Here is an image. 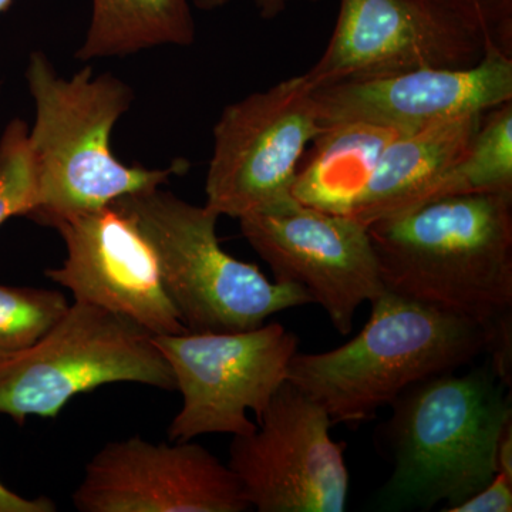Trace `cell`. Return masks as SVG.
Listing matches in <instances>:
<instances>
[{"mask_svg":"<svg viewBox=\"0 0 512 512\" xmlns=\"http://www.w3.org/2000/svg\"><path fill=\"white\" fill-rule=\"evenodd\" d=\"M390 406L384 434L393 471L375 510L429 511L444 503L448 512L491 483L512 399L488 360L463 376L448 372L414 383Z\"/></svg>","mask_w":512,"mask_h":512,"instance_id":"3","label":"cell"},{"mask_svg":"<svg viewBox=\"0 0 512 512\" xmlns=\"http://www.w3.org/2000/svg\"><path fill=\"white\" fill-rule=\"evenodd\" d=\"M26 80L35 103L29 146L37 184L36 207L29 220L56 228L109 207L124 195L163 187L173 175L187 173L185 160L148 170L114 157L111 133L134 100L133 90L119 77L84 67L67 79L45 53L33 52Z\"/></svg>","mask_w":512,"mask_h":512,"instance_id":"2","label":"cell"},{"mask_svg":"<svg viewBox=\"0 0 512 512\" xmlns=\"http://www.w3.org/2000/svg\"><path fill=\"white\" fill-rule=\"evenodd\" d=\"M512 481L503 474H495L493 480L473 497L467 498L448 512H511Z\"/></svg>","mask_w":512,"mask_h":512,"instance_id":"22","label":"cell"},{"mask_svg":"<svg viewBox=\"0 0 512 512\" xmlns=\"http://www.w3.org/2000/svg\"><path fill=\"white\" fill-rule=\"evenodd\" d=\"M485 50L483 37L427 0H340L328 46L303 76L319 89L424 67L467 69Z\"/></svg>","mask_w":512,"mask_h":512,"instance_id":"11","label":"cell"},{"mask_svg":"<svg viewBox=\"0 0 512 512\" xmlns=\"http://www.w3.org/2000/svg\"><path fill=\"white\" fill-rule=\"evenodd\" d=\"M173 372L183 406L168 427L171 441L202 434L255 431L276 390L288 380L299 339L279 323L238 332L153 336Z\"/></svg>","mask_w":512,"mask_h":512,"instance_id":"8","label":"cell"},{"mask_svg":"<svg viewBox=\"0 0 512 512\" xmlns=\"http://www.w3.org/2000/svg\"><path fill=\"white\" fill-rule=\"evenodd\" d=\"M80 512H244L234 471L191 441H111L84 467L72 495Z\"/></svg>","mask_w":512,"mask_h":512,"instance_id":"12","label":"cell"},{"mask_svg":"<svg viewBox=\"0 0 512 512\" xmlns=\"http://www.w3.org/2000/svg\"><path fill=\"white\" fill-rule=\"evenodd\" d=\"M322 128L360 121L413 131L512 101V55L487 46L467 69L410 70L313 89Z\"/></svg>","mask_w":512,"mask_h":512,"instance_id":"14","label":"cell"},{"mask_svg":"<svg viewBox=\"0 0 512 512\" xmlns=\"http://www.w3.org/2000/svg\"><path fill=\"white\" fill-rule=\"evenodd\" d=\"M192 2H194L197 8L202 10H215L224 8V6L228 5L232 0H192Z\"/></svg>","mask_w":512,"mask_h":512,"instance_id":"26","label":"cell"},{"mask_svg":"<svg viewBox=\"0 0 512 512\" xmlns=\"http://www.w3.org/2000/svg\"><path fill=\"white\" fill-rule=\"evenodd\" d=\"M372 303L362 332L329 352L295 353L288 380L335 423L373 419L414 383L487 355L477 323L390 291Z\"/></svg>","mask_w":512,"mask_h":512,"instance_id":"4","label":"cell"},{"mask_svg":"<svg viewBox=\"0 0 512 512\" xmlns=\"http://www.w3.org/2000/svg\"><path fill=\"white\" fill-rule=\"evenodd\" d=\"M55 229L67 255L45 275L69 289L74 302L119 315L153 336L187 332L165 291L153 248L126 214L109 205Z\"/></svg>","mask_w":512,"mask_h":512,"instance_id":"13","label":"cell"},{"mask_svg":"<svg viewBox=\"0 0 512 512\" xmlns=\"http://www.w3.org/2000/svg\"><path fill=\"white\" fill-rule=\"evenodd\" d=\"M113 383L177 390L153 335L119 315L73 302L32 348L0 357V416L19 426L32 416L55 419L73 397Z\"/></svg>","mask_w":512,"mask_h":512,"instance_id":"6","label":"cell"},{"mask_svg":"<svg viewBox=\"0 0 512 512\" xmlns=\"http://www.w3.org/2000/svg\"><path fill=\"white\" fill-rule=\"evenodd\" d=\"M320 131L303 74L229 104L214 127L205 205L237 220L291 207L299 164Z\"/></svg>","mask_w":512,"mask_h":512,"instance_id":"7","label":"cell"},{"mask_svg":"<svg viewBox=\"0 0 512 512\" xmlns=\"http://www.w3.org/2000/svg\"><path fill=\"white\" fill-rule=\"evenodd\" d=\"M37 184L25 121L13 119L0 137V227L35 210Z\"/></svg>","mask_w":512,"mask_h":512,"instance_id":"20","label":"cell"},{"mask_svg":"<svg viewBox=\"0 0 512 512\" xmlns=\"http://www.w3.org/2000/svg\"><path fill=\"white\" fill-rule=\"evenodd\" d=\"M326 410L286 380L258 426L234 436L228 467L259 512H342L349 495L345 443Z\"/></svg>","mask_w":512,"mask_h":512,"instance_id":"9","label":"cell"},{"mask_svg":"<svg viewBox=\"0 0 512 512\" xmlns=\"http://www.w3.org/2000/svg\"><path fill=\"white\" fill-rule=\"evenodd\" d=\"M480 35L487 46L512 55V0H427Z\"/></svg>","mask_w":512,"mask_h":512,"instance_id":"21","label":"cell"},{"mask_svg":"<svg viewBox=\"0 0 512 512\" xmlns=\"http://www.w3.org/2000/svg\"><path fill=\"white\" fill-rule=\"evenodd\" d=\"M239 225L275 281L302 288L342 335L352 332L357 309L386 291L362 222L295 202L239 218Z\"/></svg>","mask_w":512,"mask_h":512,"instance_id":"10","label":"cell"},{"mask_svg":"<svg viewBox=\"0 0 512 512\" xmlns=\"http://www.w3.org/2000/svg\"><path fill=\"white\" fill-rule=\"evenodd\" d=\"M195 22L188 0H92V16L76 57H124L161 46H190Z\"/></svg>","mask_w":512,"mask_h":512,"instance_id":"17","label":"cell"},{"mask_svg":"<svg viewBox=\"0 0 512 512\" xmlns=\"http://www.w3.org/2000/svg\"><path fill=\"white\" fill-rule=\"evenodd\" d=\"M495 463H497V474H503L512 481V421L505 426L498 440Z\"/></svg>","mask_w":512,"mask_h":512,"instance_id":"24","label":"cell"},{"mask_svg":"<svg viewBox=\"0 0 512 512\" xmlns=\"http://www.w3.org/2000/svg\"><path fill=\"white\" fill-rule=\"evenodd\" d=\"M399 133L404 131L360 121L323 127L299 164L293 197L305 207L349 217L383 148Z\"/></svg>","mask_w":512,"mask_h":512,"instance_id":"16","label":"cell"},{"mask_svg":"<svg viewBox=\"0 0 512 512\" xmlns=\"http://www.w3.org/2000/svg\"><path fill=\"white\" fill-rule=\"evenodd\" d=\"M254 2L259 16L269 20L278 18L296 0H254ZM309 2H319V0H309Z\"/></svg>","mask_w":512,"mask_h":512,"instance_id":"25","label":"cell"},{"mask_svg":"<svg viewBox=\"0 0 512 512\" xmlns=\"http://www.w3.org/2000/svg\"><path fill=\"white\" fill-rule=\"evenodd\" d=\"M367 229L387 291L471 320L490 342L512 326V195L443 198Z\"/></svg>","mask_w":512,"mask_h":512,"instance_id":"1","label":"cell"},{"mask_svg":"<svg viewBox=\"0 0 512 512\" xmlns=\"http://www.w3.org/2000/svg\"><path fill=\"white\" fill-rule=\"evenodd\" d=\"M69 306L64 293L55 289L0 285V357L32 348Z\"/></svg>","mask_w":512,"mask_h":512,"instance_id":"19","label":"cell"},{"mask_svg":"<svg viewBox=\"0 0 512 512\" xmlns=\"http://www.w3.org/2000/svg\"><path fill=\"white\" fill-rule=\"evenodd\" d=\"M126 214L157 256L165 291L188 332H238L275 313L312 303L298 285L271 282L258 266L238 261L217 237L220 215L163 187L124 195Z\"/></svg>","mask_w":512,"mask_h":512,"instance_id":"5","label":"cell"},{"mask_svg":"<svg viewBox=\"0 0 512 512\" xmlns=\"http://www.w3.org/2000/svg\"><path fill=\"white\" fill-rule=\"evenodd\" d=\"M12 3L13 0H0V13L6 12Z\"/></svg>","mask_w":512,"mask_h":512,"instance_id":"27","label":"cell"},{"mask_svg":"<svg viewBox=\"0 0 512 512\" xmlns=\"http://www.w3.org/2000/svg\"><path fill=\"white\" fill-rule=\"evenodd\" d=\"M476 194L512 195V101L485 111L473 140L441 175L430 202Z\"/></svg>","mask_w":512,"mask_h":512,"instance_id":"18","label":"cell"},{"mask_svg":"<svg viewBox=\"0 0 512 512\" xmlns=\"http://www.w3.org/2000/svg\"><path fill=\"white\" fill-rule=\"evenodd\" d=\"M483 114H467L393 137L349 218L369 227L429 204L441 175L473 140Z\"/></svg>","mask_w":512,"mask_h":512,"instance_id":"15","label":"cell"},{"mask_svg":"<svg viewBox=\"0 0 512 512\" xmlns=\"http://www.w3.org/2000/svg\"><path fill=\"white\" fill-rule=\"evenodd\" d=\"M55 501L47 497L26 498L13 493L0 481V512H56Z\"/></svg>","mask_w":512,"mask_h":512,"instance_id":"23","label":"cell"}]
</instances>
